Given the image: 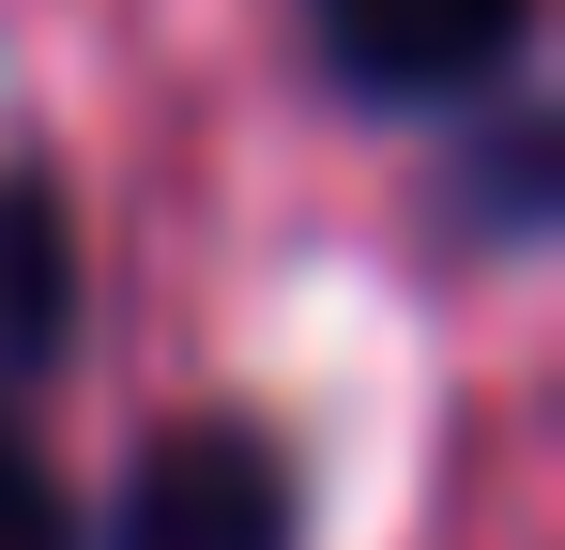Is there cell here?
<instances>
[{
  "label": "cell",
  "instance_id": "obj_2",
  "mask_svg": "<svg viewBox=\"0 0 565 550\" xmlns=\"http://www.w3.org/2000/svg\"><path fill=\"white\" fill-rule=\"evenodd\" d=\"M321 15V46H337V77L382 92V107H459L520 62V31H535V0H306Z\"/></svg>",
  "mask_w": 565,
  "mask_h": 550
},
{
  "label": "cell",
  "instance_id": "obj_4",
  "mask_svg": "<svg viewBox=\"0 0 565 550\" xmlns=\"http://www.w3.org/2000/svg\"><path fill=\"white\" fill-rule=\"evenodd\" d=\"M0 550H77V520H62V489H46V458L0 429Z\"/></svg>",
  "mask_w": 565,
  "mask_h": 550
},
{
  "label": "cell",
  "instance_id": "obj_1",
  "mask_svg": "<svg viewBox=\"0 0 565 550\" xmlns=\"http://www.w3.org/2000/svg\"><path fill=\"white\" fill-rule=\"evenodd\" d=\"M107 550H290V474L245 429H169V444L122 474Z\"/></svg>",
  "mask_w": 565,
  "mask_h": 550
},
{
  "label": "cell",
  "instance_id": "obj_3",
  "mask_svg": "<svg viewBox=\"0 0 565 550\" xmlns=\"http://www.w3.org/2000/svg\"><path fill=\"white\" fill-rule=\"evenodd\" d=\"M62 306H77V261H62V214L31 199V183L0 169V367H31L62 337Z\"/></svg>",
  "mask_w": 565,
  "mask_h": 550
}]
</instances>
